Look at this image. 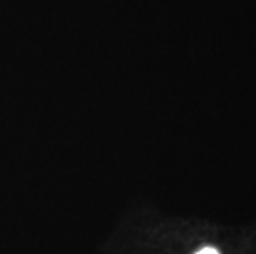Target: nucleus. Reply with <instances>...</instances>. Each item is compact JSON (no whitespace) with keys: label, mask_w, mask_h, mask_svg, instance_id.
Wrapping results in <instances>:
<instances>
[{"label":"nucleus","mask_w":256,"mask_h":254,"mask_svg":"<svg viewBox=\"0 0 256 254\" xmlns=\"http://www.w3.org/2000/svg\"><path fill=\"white\" fill-rule=\"evenodd\" d=\"M195 254H218V251L214 250V248H204V250H200L198 253Z\"/></svg>","instance_id":"1"}]
</instances>
